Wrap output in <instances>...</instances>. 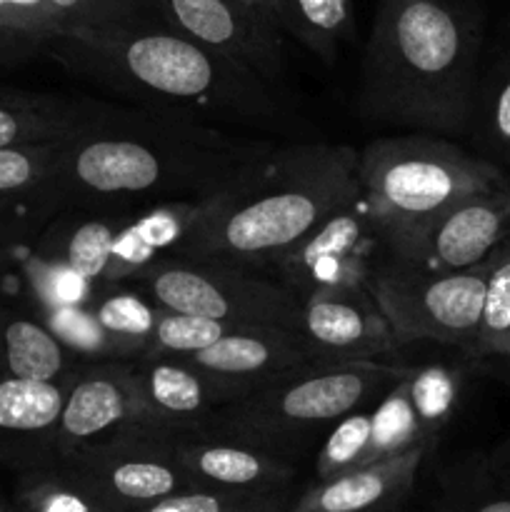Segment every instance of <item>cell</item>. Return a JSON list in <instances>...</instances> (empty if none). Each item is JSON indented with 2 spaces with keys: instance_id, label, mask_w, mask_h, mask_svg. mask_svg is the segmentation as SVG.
<instances>
[{
  "instance_id": "cell-1",
  "label": "cell",
  "mask_w": 510,
  "mask_h": 512,
  "mask_svg": "<svg viewBox=\"0 0 510 512\" xmlns=\"http://www.w3.org/2000/svg\"><path fill=\"white\" fill-rule=\"evenodd\" d=\"M270 143L138 105L85 100L58 140L55 200L63 208L135 213L163 200H203Z\"/></svg>"
},
{
  "instance_id": "cell-2",
  "label": "cell",
  "mask_w": 510,
  "mask_h": 512,
  "mask_svg": "<svg viewBox=\"0 0 510 512\" xmlns=\"http://www.w3.org/2000/svg\"><path fill=\"white\" fill-rule=\"evenodd\" d=\"M43 45L75 78L128 105L208 125L275 130L283 123L268 80L158 18L123 28L70 30Z\"/></svg>"
},
{
  "instance_id": "cell-3",
  "label": "cell",
  "mask_w": 510,
  "mask_h": 512,
  "mask_svg": "<svg viewBox=\"0 0 510 512\" xmlns=\"http://www.w3.org/2000/svg\"><path fill=\"white\" fill-rule=\"evenodd\" d=\"M358 195V150L268 145L200 200L175 258L225 260L270 275L298 240Z\"/></svg>"
},
{
  "instance_id": "cell-4",
  "label": "cell",
  "mask_w": 510,
  "mask_h": 512,
  "mask_svg": "<svg viewBox=\"0 0 510 512\" xmlns=\"http://www.w3.org/2000/svg\"><path fill=\"white\" fill-rule=\"evenodd\" d=\"M478 55V20L455 0H380L358 113L423 133H468Z\"/></svg>"
},
{
  "instance_id": "cell-5",
  "label": "cell",
  "mask_w": 510,
  "mask_h": 512,
  "mask_svg": "<svg viewBox=\"0 0 510 512\" xmlns=\"http://www.w3.org/2000/svg\"><path fill=\"white\" fill-rule=\"evenodd\" d=\"M413 368L378 360H318L288 370L248 398L210 415L203 433L268 450L278 458L303 453L338 420L375 405Z\"/></svg>"
},
{
  "instance_id": "cell-6",
  "label": "cell",
  "mask_w": 510,
  "mask_h": 512,
  "mask_svg": "<svg viewBox=\"0 0 510 512\" xmlns=\"http://www.w3.org/2000/svg\"><path fill=\"white\" fill-rule=\"evenodd\" d=\"M510 175L435 135H395L358 150V185L383 235L385 250L403 243L443 210Z\"/></svg>"
},
{
  "instance_id": "cell-7",
  "label": "cell",
  "mask_w": 510,
  "mask_h": 512,
  "mask_svg": "<svg viewBox=\"0 0 510 512\" xmlns=\"http://www.w3.org/2000/svg\"><path fill=\"white\" fill-rule=\"evenodd\" d=\"M488 265L490 258L473 268L433 270L383 250L370 265L365 288L400 345L430 340L473 358Z\"/></svg>"
},
{
  "instance_id": "cell-8",
  "label": "cell",
  "mask_w": 510,
  "mask_h": 512,
  "mask_svg": "<svg viewBox=\"0 0 510 512\" xmlns=\"http://www.w3.org/2000/svg\"><path fill=\"white\" fill-rule=\"evenodd\" d=\"M160 308L298 333L300 300L273 275L210 258H170L135 280Z\"/></svg>"
},
{
  "instance_id": "cell-9",
  "label": "cell",
  "mask_w": 510,
  "mask_h": 512,
  "mask_svg": "<svg viewBox=\"0 0 510 512\" xmlns=\"http://www.w3.org/2000/svg\"><path fill=\"white\" fill-rule=\"evenodd\" d=\"M55 465L110 512H133L180 490L198 488L175 458L173 443L148 428L120 430Z\"/></svg>"
},
{
  "instance_id": "cell-10",
  "label": "cell",
  "mask_w": 510,
  "mask_h": 512,
  "mask_svg": "<svg viewBox=\"0 0 510 512\" xmlns=\"http://www.w3.org/2000/svg\"><path fill=\"white\" fill-rule=\"evenodd\" d=\"M383 250V235L360 193L298 240L270 275L303 303L320 290L365 285L370 265Z\"/></svg>"
},
{
  "instance_id": "cell-11",
  "label": "cell",
  "mask_w": 510,
  "mask_h": 512,
  "mask_svg": "<svg viewBox=\"0 0 510 512\" xmlns=\"http://www.w3.org/2000/svg\"><path fill=\"white\" fill-rule=\"evenodd\" d=\"M155 18L175 33L223 53L275 88L285 73L280 28L268 10L248 0H148Z\"/></svg>"
},
{
  "instance_id": "cell-12",
  "label": "cell",
  "mask_w": 510,
  "mask_h": 512,
  "mask_svg": "<svg viewBox=\"0 0 510 512\" xmlns=\"http://www.w3.org/2000/svg\"><path fill=\"white\" fill-rule=\"evenodd\" d=\"M505 240H510V183L458 200L388 253L423 268L463 270L485 263Z\"/></svg>"
},
{
  "instance_id": "cell-13",
  "label": "cell",
  "mask_w": 510,
  "mask_h": 512,
  "mask_svg": "<svg viewBox=\"0 0 510 512\" xmlns=\"http://www.w3.org/2000/svg\"><path fill=\"white\" fill-rule=\"evenodd\" d=\"M128 428H148L133 360H98L73 370L55 440V463Z\"/></svg>"
},
{
  "instance_id": "cell-14",
  "label": "cell",
  "mask_w": 510,
  "mask_h": 512,
  "mask_svg": "<svg viewBox=\"0 0 510 512\" xmlns=\"http://www.w3.org/2000/svg\"><path fill=\"white\" fill-rule=\"evenodd\" d=\"M183 360L215 385L223 405L248 398L288 370L318 363L298 333L273 325H235L218 343Z\"/></svg>"
},
{
  "instance_id": "cell-15",
  "label": "cell",
  "mask_w": 510,
  "mask_h": 512,
  "mask_svg": "<svg viewBox=\"0 0 510 512\" xmlns=\"http://www.w3.org/2000/svg\"><path fill=\"white\" fill-rule=\"evenodd\" d=\"M298 335L318 360H375L400 348L365 285L313 293L300 305Z\"/></svg>"
},
{
  "instance_id": "cell-16",
  "label": "cell",
  "mask_w": 510,
  "mask_h": 512,
  "mask_svg": "<svg viewBox=\"0 0 510 512\" xmlns=\"http://www.w3.org/2000/svg\"><path fill=\"white\" fill-rule=\"evenodd\" d=\"M150 430L165 438L203 433L210 415L223 405L215 385L195 365L173 355L133 360Z\"/></svg>"
},
{
  "instance_id": "cell-17",
  "label": "cell",
  "mask_w": 510,
  "mask_h": 512,
  "mask_svg": "<svg viewBox=\"0 0 510 512\" xmlns=\"http://www.w3.org/2000/svg\"><path fill=\"white\" fill-rule=\"evenodd\" d=\"M168 440L178 463L198 488L280 490L293 478L290 460L238 440L210 433L175 435Z\"/></svg>"
},
{
  "instance_id": "cell-18",
  "label": "cell",
  "mask_w": 510,
  "mask_h": 512,
  "mask_svg": "<svg viewBox=\"0 0 510 512\" xmlns=\"http://www.w3.org/2000/svg\"><path fill=\"white\" fill-rule=\"evenodd\" d=\"M428 450V445H418L335 478L318 480L295 503L293 512H393L413 490Z\"/></svg>"
},
{
  "instance_id": "cell-19",
  "label": "cell",
  "mask_w": 510,
  "mask_h": 512,
  "mask_svg": "<svg viewBox=\"0 0 510 512\" xmlns=\"http://www.w3.org/2000/svg\"><path fill=\"white\" fill-rule=\"evenodd\" d=\"M73 375V373H70ZM70 375L63 380L0 378V445L35 463L55 465L60 415Z\"/></svg>"
},
{
  "instance_id": "cell-20",
  "label": "cell",
  "mask_w": 510,
  "mask_h": 512,
  "mask_svg": "<svg viewBox=\"0 0 510 512\" xmlns=\"http://www.w3.org/2000/svg\"><path fill=\"white\" fill-rule=\"evenodd\" d=\"M198 200H163L130 215L110 250L103 283H135L163 260L180 253Z\"/></svg>"
},
{
  "instance_id": "cell-21",
  "label": "cell",
  "mask_w": 510,
  "mask_h": 512,
  "mask_svg": "<svg viewBox=\"0 0 510 512\" xmlns=\"http://www.w3.org/2000/svg\"><path fill=\"white\" fill-rule=\"evenodd\" d=\"M133 213L63 208L48 220L33 253L43 260L75 270L100 285L108 268L110 250Z\"/></svg>"
},
{
  "instance_id": "cell-22",
  "label": "cell",
  "mask_w": 510,
  "mask_h": 512,
  "mask_svg": "<svg viewBox=\"0 0 510 512\" xmlns=\"http://www.w3.org/2000/svg\"><path fill=\"white\" fill-rule=\"evenodd\" d=\"M85 360L70 353L38 315L0 313V370L10 378L63 380Z\"/></svg>"
},
{
  "instance_id": "cell-23",
  "label": "cell",
  "mask_w": 510,
  "mask_h": 512,
  "mask_svg": "<svg viewBox=\"0 0 510 512\" xmlns=\"http://www.w3.org/2000/svg\"><path fill=\"white\" fill-rule=\"evenodd\" d=\"M275 25L325 63L353 35V0H270Z\"/></svg>"
},
{
  "instance_id": "cell-24",
  "label": "cell",
  "mask_w": 510,
  "mask_h": 512,
  "mask_svg": "<svg viewBox=\"0 0 510 512\" xmlns=\"http://www.w3.org/2000/svg\"><path fill=\"white\" fill-rule=\"evenodd\" d=\"M85 308L105 333L128 350L130 360L143 358L160 305L138 283H100Z\"/></svg>"
},
{
  "instance_id": "cell-25",
  "label": "cell",
  "mask_w": 510,
  "mask_h": 512,
  "mask_svg": "<svg viewBox=\"0 0 510 512\" xmlns=\"http://www.w3.org/2000/svg\"><path fill=\"white\" fill-rule=\"evenodd\" d=\"M468 133L478 143L480 158L510 175V53L480 75Z\"/></svg>"
},
{
  "instance_id": "cell-26",
  "label": "cell",
  "mask_w": 510,
  "mask_h": 512,
  "mask_svg": "<svg viewBox=\"0 0 510 512\" xmlns=\"http://www.w3.org/2000/svg\"><path fill=\"white\" fill-rule=\"evenodd\" d=\"M85 100L45 98L0 103V148L53 143V140L65 138L83 115Z\"/></svg>"
},
{
  "instance_id": "cell-27",
  "label": "cell",
  "mask_w": 510,
  "mask_h": 512,
  "mask_svg": "<svg viewBox=\"0 0 510 512\" xmlns=\"http://www.w3.org/2000/svg\"><path fill=\"white\" fill-rule=\"evenodd\" d=\"M55 160H58V140L0 148V195L43 203L58 213Z\"/></svg>"
},
{
  "instance_id": "cell-28",
  "label": "cell",
  "mask_w": 510,
  "mask_h": 512,
  "mask_svg": "<svg viewBox=\"0 0 510 512\" xmlns=\"http://www.w3.org/2000/svg\"><path fill=\"white\" fill-rule=\"evenodd\" d=\"M413 373V370H410ZM408 378L400 380L398 385L388 390L378 403L373 405V435H370L368 455H365V465L373 460L388 458V455L403 453V450L418 448V445L433 443L425 435L423 423H420L415 405L408 393Z\"/></svg>"
},
{
  "instance_id": "cell-29",
  "label": "cell",
  "mask_w": 510,
  "mask_h": 512,
  "mask_svg": "<svg viewBox=\"0 0 510 512\" xmlns=\"http://www.w3.org/2000/svg\"><path fill=\"white\" fill-rule=\"evenodd\" d=\"M510 360V240H505L488 265L483 310L473 360Z\"/></svg>"
},
{
  "instance_id": "cell-30",
  "label": "cell",
  "mask_w": 510,
  "mask_h": 512,
  "mask_svg": "<svg viewBox=\"0 0 510 512\" xmlns=\"http://www.w3.org/2000/svg\"><path fill=\"white\" fill-rule=\"evenodd\" d=\"M465 370L460 365H425V368H413L408 375V393L415 405L420 423H423L425 435L435 445L438 435L443 433L445 425L455 415L463 393Z\"/></svg>"
},
{
  "instance_id": "cell-31",
  "label": "cell",
  "mask_w": 510,
  "mask_h": 512,
  "mask_svg": "<svg viewBox=\"0 0 510 512\" xmlns=\"http://www.w3.org/2000/svg\"><path fill=\"white\" fill-rule=\"evenodd\" d=\"M35 315L50 328V333L85 363L98 360H130L128 350L105 333L85 305H48L35 308Z\"/></svg>"
},
{
  "instance_id": "cell-32",
  "label": "cell",
  "mask_w": 510,
  "mask_h": 512,
  "mask_svg": "<svg viewBox=\"0 0 510 512\" xmlns=\"http://www.w3.org/2000/svg\"><path fill=\"white\" fill-rule=\"evenodd\" d=\"M233 328V323H223V320L160 308L145 355H173V358H183V355L210 348V345L218 343Z\"/></svg>"
},
{
  "instance_id": "cell-33",
  "label": "cell",
  "mask_w": 510,
  "mask_h": 512,
  "mask_svg": "<svg viewBox=\"0 0 510 512\" xmlns=\"http://www.w3.org/2000/svg\"><path fill=\"white\" fill-rule=\"evenodd\" d=\"M280 490L190 488L133 512H278Z\"/></svg>"
},
{
  "instance_id": "cell-34",
  "label": "cell",
  "mask_w": 510,
  "mask_h": 512,
  "mask_svg": "<svg viewBox=\"0 0 510 512\" xmlns=\"http://www.w3.org/2000/svg\"><path fill=\"white\" fill-rule=\"evenodd\" d=\"M370 435H373V405L338 420L320 443L318 460H315L318 480L335 478V475L365 465Z\"/></svg>"
},
{
  "instance_id": "cell-35",
  "label": "cell",
  "mask_w": 510,
  "mask_h": 512,
  "mask_svg": "<svg viewBox=\"0 0 510 512\" xmlns=\"http://www.w3.org/2000/svg\"><path fill=\"white\" fill-rule=\"evenodd\" d=\"M25 512H110L60 465L35 473L20 490Z\"/></svg>"
},
{
  "instance_id": "cell-36",
  "label": "cell",
  "mask_w": 510,
  "mask_h": 512,
  "mask_svg": "<svg viewBox=\"0 0 510 512\" xmlns=\"http://www.w3.org/2000/svg\"><path fill=\"white\" fill-rule=\"evenodd\" d=\"M70 30H108L153 20L148 0H50Z\"/></svg>"
},
{
  "instance_id": "cell-37",
  "label": "cell",
  "mask_w": 510,
  "mask_h": 512,
  "mask_svg": "<svg viewBox=\"0 0 510 512\" xmlns=\"http://www.w3.org/2000/svg\"><path fill=\"white\" fill-rule=\"evenodd\" d=\"M25 278L33 290L35 308H48V305H85L93 290L98 288L83 278L75 270L63 268L43 260L40 255H30L25 263Z\"/></svg>"
},
{
  "instance_id": "cell-38",
  "label": "cell",
  "mask_w": 510,
  "mask_h": 512,
  "mask_svg": "<svg viewBox=\"0 0 510 512\" xmlns=\"http://www.w3.org/2000/svg\"><path fill=\"white\" fill-rule=\"evenodd\" d=\"M0 28L40 45L68 33V25L50 0H0Z\"/></svg>"
},
{
  "instance_id": "cell-39",
  "label": "cell",
  "mask_w": 510,
  "mask_h": 512,
  "mask_svg": "<svg viewBox=\"0 0 510 512\" xmlns=\"http://www.w3.org/2000/svg\"><path fill=\"white\" fill-rule=\"evenodd\" d=\"M38 45L40 43L25 38V35H18L13 33V30L0 28V53H23V50L38 48Z\"/></svg>"
},
{
  "instance_id": "cell-40",
  "label": "cell",
  "mask_w": 510,
  "mask_h": 512,
  "mask_svg": "<svg viewBox=\"0 0 510 512\" xmlns=\"http://www.w3.org/2000/svg\"><path fill=\"white\" fill-rule=\"evenodd\" d=\"M465 512H510V498H488L473 503Z\"/></svg>"
},
{
  "instance_id": "cell-41",
  "label": "cell",
  "mask_w": 510,
  "mask_h": 512,
  "mask_svg": "<svg viewBox=\"0 0 510 512\" xmlns=\"http://www.w3.org/2000/svg\"><path fill=\"white\" fill-rule=\"evenodd\" d=\"M248 3H253V5H258V8H263V10H268V13H270V0H248ZM270 18H273V15H270Z\"/></svg>"
},
{
  "instance_id": "cell-42",
  "label": "cell",
  "mask_w": 510,
  "mask_h": 512,
  "mask_svg": "<svg viewBox=\"0 0 510 512\" xmlns=\"http://www.w3.org/2000/svg\"><path fill=\"white\" fill-rule=\"evenodd\" d=\"M10 203H13V198H3V195H0V215H5V208H8Z\"/></svg>"
},
{
  "instance_id": "cell-43",
  "label": "cell",
  "mask_w": 510,
  "mask_h": 512,
  "mask_svg": "<svg viewBox=\"0 0 510 512\" xmlns=\"http://www.w3.org/2000/svg\"><path fill=\"white\" fill-rule=\"evenodd\" d=\"M505 480H508V483H510V455H508V458H505Z\"/></svg>"
},
{
  "instance_id": "cell-44",
  "label": "cell",
  "mask_w": 510,
  "mask_h": 512,
  "mask_svg": "<svg viewBox=\"0 0 510 512\" xmlns=\"http://www.w3.org/2000/svg\"><path fill=\"white\" fill-rule=\"evenodd\" d=\"M508 363H510V360H508ZM508 375H510V370H508Z\"/></svg>"
},
{
  "instance_id": "cell-45",
  "label": "cell",
  "mask_w": 510,
  "mask_h": 512,
  "mask_svg": "<svg viewBox=\"0 0 510 512\" xmlns=\"http://www.w3.org/2000/svg\"><path fill=\"white\" fill-rule=\"evenodd\" d=\"M0 512H5V510H0Z\"/></svg>"
}]
</instances>
